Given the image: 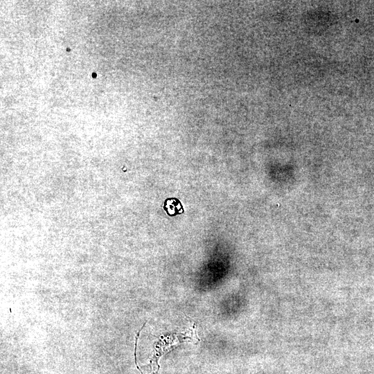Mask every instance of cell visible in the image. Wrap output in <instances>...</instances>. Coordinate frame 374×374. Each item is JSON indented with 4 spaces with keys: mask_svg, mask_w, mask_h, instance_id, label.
Listing matches in <instances>:
<instances>
[{
    "mask_svg": "<svg viewBox=\"0 0 374 374\" xmlns=\"http://www.w3.org/2000/svg\"><path fill=\"white\" fill-rule=\"evenodd\" d=\"M166 211L169 213V215H176L181 212V205L177 199H168L166 202L164 206Z\"/></svg>",
    "mask_w": 374,
    "mask_h": 374,
    "instance_id": "1",
    "label": "cell"
}]
</instances>
